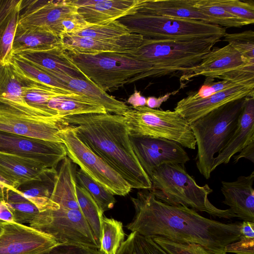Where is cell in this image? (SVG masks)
Returning <instances> with one entry per match:
<instances>
[{"mask_svg":"<svg viewBox=\"0 0 254 254\" xmlns=\"http://www.w3.org/2000/svg\"><path fill=\"white\" fill-rule=\"evenodd\" d=\"M246 97L225 104L190 124L197 146L196 167L206 179L210 177L214 155L223 148L237 127Z\"/></svg>","mask_w":254,"mask_h":254,"instance_id":"cell-5","label":"cell"},{"mask_svg":"<svg viewBox=\"0 0 254 254\" xmlns=\"http://www.w3.org/2000/svg\"><path fill=\"white\" fill-rule=\"evenodd\" d=\"M248 66H254L246 61L234 48L227 44L222 48H213L201 63L181 78L188 80L202 75L214 79L231 71Z\"/></svg>","mask_w":254,"mask_h":254,"instance_id":"cell-17","label":"cell"},{"mask_svg":"<svg viewBox=\"0 0 254 254\" xmlns=\"http://www.w3.org/2000/svg\"><path fill=\"white\" fill-rule=\"evenodd\" d=\"M59 135L67 156L94 181L114 195L126 196L130 192L129 184L77 137L72 126L64 124Z\"/></svg>","mask_w":254,"mask_h":254,"instance_id":"cell-9","label":"cell"},{"mask_svg":"<svg viewBox=\"0 0 254 254\" xmlns=\"http://www.w3.org/2000/svg\"><path fill=\"white\" fill-rule=\"evenodd\" d=\"M242 158H246L253 163L254 162V142L247 145L239 154L233 156L234 163H236Z\"/></svg>","mask_w":254,"mask_h":254,"instance_id":"cell-48","label":"cell"},{"mask_svg":"<svg viewBox=\"0 0 254 254\" xmlns=\"http://www.w3.org/2000/svg\"><path fill=\"white\" fill-rule=\"evenodd\" d=\"M54 168H47L30 159L0 153V177L12 188L41 180Z\"/></svg>","mask_w":254,"mask_h":254,"instance_id":"cell-22","label":"cell"},{"mask_svg":"<svg viewBox=\"0 0 254 254\" xmlns=\"http://www.w3.org/2000/svg\"><path fill=\"white\" fill-rule=\"evenodd\" d=\"M24 82V78L15 70L10 62L0 63V107L29 106L23 98Z\"/></svg>","mask_w":254,"mask_h":254,"instance_id":"cell-30","label":"cell"},{"mask_svg":"<svg viewBox=\"0 0 254 254\" xmlns=\"http://www.w3.org/2000/svg\"><path fill=\"white\" fill-rule=\"evenodd\" d=\"M23 77L24 82L22 90L24 102L30 107L41 111L49 116H58L56 112L48 108V103L53 97L68 94L61 90Z\"/></svg>","mask_w":254,"mask_h":254,"instance_id":"cell-31","label":"cell"},{"mask_svg":"<svg viewBox=\"0 0 254 254\" xmlns=\"http://www.w3.org/2000/svg\"><path fill=\"white\" fill-rule=\"evenodd\" d=\"M0 187L6 189H14L10 187L3 179L0 177Z\"/></svg>","mask_w":254,"mask_h":254,"instance_id":"cell-51","label":"cell"},{"mask_svg":"<svg viewBox=\"0 0 254 254\" xmlns=\"http://www.w3.org/2000/svg\"><path fill=\"white\" fill-rule=\"evenodd\" d=\"M254 142V95L246 98L237 127L223 148L214 157L211 172L228 163L237 153Z\"/></svg>","mask_w":254,"mask_h":254,"instance_id":"cell-21","label":"cell"},{"mask_svg":"<svg viewBox=\"0 0 254 254\" xmlns=\"http://www.w3.org/2000/svg\"><path fill=\"white\" fill-rule=\"evenodd\" d=\"M149 178L151 188L149 190L164 203L188 207L214 217L228 219L235 217L229 208L221 209L211 203L208 196L213 190L207 184H197L184 165L163 164L154 170Z\"/></svg>","mask_w":254,"mask_h":254,"instance_id":"cell-4","label":"cell"},{"mask_svg":"<svg viewBox=\"0 0 254 254\" xmlns=\"http://www.w3.org/2000/svg\"><path fill=\"white\" fill-rule=\"evenodd\" d=\"M129 139L138 162L149 177L154 170L163 164L184 165L190 160L183 147L177 142L130 134Z\"/></svg>","mask_w":254,"mask_h":254,"instance_id":"cell-14","label":"cell"},{"mask_svg":"<svg viewBox=\"0 0 254 254\" xmlns=\"http://www.w3.org/2000/svg\"><path fill=\"white\" fill-rule=\"evenodd\" d=\"M21 0H0V63L13 57L12 44L19 20Z\"/></svg>","mask_w":254,"mask_h":254,"instance_id":"cell-26","label":"cell"},{"mask_svg":"<svg viewBox=\"0 0 254 254\" xmlns=\"http://www.w3.org/2000/svg\"><path fill=\"white\" fill-rule=\"evenodd\" d=\"M178 90L174 91L172 92L167 93L165 95L160 96L158 98L155 97H149L146 99V106L151 109L158 108L161 104L166 101L172 95L176 94Z\"/></svg>","mask_w":254,"mask_h":254,"instance_id":"cell-47","label":"cell"},{"mask_svg":"<svg viewBox=\"0 0 254 254\" xmlns=\"http://www.w3.org/2000/svg\"><path fill=\"white\" fill-rule=\"evenodd\" d=\"M10 63L18 73L26 78L61 90L68 94L75 93L55 77L22 59L13 55Z\"/></svg>","mask_w":254,"mask_h":254,"instance_id":"cell-32","label":"cell"},{"mask_svg":"<svg viewBox=\"0 0 254 254\" xmlns=\"http://www.w3.org/2000/svg\"><path fill=\"white\" fill-rule=\"evenodd\" d=\"M220 39L217 37L191 40L143 38L139 47L126 53L152 65L165 74L177 71L187 73L201 63Z\"/></svg>","mask_w":254,"mask_h":254,"instance_id":"cell-6","label":"cell"},{"mask_svg":"<svg viewBox=\"0 0 254 254\" xmlns=\"http://www.w3.org/2000/svg\"><path fill=\"white\" fill-rule=\"evenodd\" d=\"M153 240L169 254H211L195 244L175 243L161 238Z\"/></svg>","mask_w":254,"mask_h":254,"instance_id":"cell-43","label":"cell"},{"mask_svg":"<svg viewBox=\"0 0 254 254\" xmlns=\"http://www.w3.org/2000/svg\"><path fill=\"white\" fill-rule=\"evenodd\" d=\"M59 243H69L99 249L93 233L80 209L60 207L40 211L29 224Z\"/></svg>","mask_w":254,"mask_h":254,"instance_id":"cell-10","label":"cell"},{"mask_svg":"<svg viewBox=\"0 0 254 254\" xmlns=\"http://www.w3.org/2000/svg\"><path fill=\"white\" fill-rule=\"evenodd\" d=\"M76 179L77 184L89 192L103 213L114 207L116 202L114 195L80 169L76 171Z\"/></svg>","mask_w":254,"mask_h":254,"instance_id":"cell-36","label":"cell"},{"mask_svg":"<svg viewBox=\"0 0 254 254\" xmlns=\"http://www.w3.org/2000/svg\"><path fill=\"white\" fill-rule=\"evenodd\" d=\"M77 137L93 152L119 173L132 189L148 190L151 182L131 146L123 116L91 113L65 117Z\"/></svg>","mask_w":254,"mask_h":254,"instance_id":"cell-2","label":"cell"},{"mask_svg":"<svg viewBox=\"0 0 254 254\" xmlns=\"http://www.w3.org/2000/svg\"><path fill=\"white\" fill-rule=\"evenodd\" d=\"M63 118L32 107L0 108V130L43 140L61 142Z\"/></svg>","mask_w":254,"mask_h":254,"instance_id":"cell-11","label":"cell"},{"mask_svg":"<svg viewBox=\"0 0 254 254\" xmlns=\"http://www.w3.org/2000/svg\"><path fill=\"white\" fill-rule=\"evenodd\" d=\"M123 116L130 135L165 138L195 149L190 124L174 111L129 107Z\"/></svg>","mask_w":254,"mask_h":254,"instance_id":"cell-8","label":"cell"},{"mask_svg":"<svg viewBox=\"0 0 254 254\" xmlns=\"http://www.w3.org/2000/svg\"><path fill=\"white\" fill-rule=\"evenodd\" d=\"M143 40L141 35L134 33L111 39H96L71 35L61 37L64 50L82 54L126 53L139 47Z\"/></svg>","mask_w":254,"mask_h":254,"instance_id":"cell-18","label":"cell"},{"mask_svg":"<svg viewBox=\"0 0 254 254\" xmlns=\"http://www.w3.org/2000/svg\"><path fill=\"white\" fill-rule=\"evenodd\" d=\"M196 0H143L137 11L180 19L202 21L219 26L216 19L199 10Z\"/></svg>","mask_w":254,"mask_h":254,"instance_id":"cell-25","label":"cell"},{"mask_svg":"<svg viewBox=\"0 0 254 254\" xmlns=\"http://www.w3.org/2000/svg\"><path fill=\"white\" fill-rule=\"evenodd\" d=\"M45 71L63 82L74 93L83 96L103 107L107 113L123 116L129 108L125 102L110 95L86 79Z\"/></svg>","mask_w":254,"mask_h":254,"instance_id":"cell-24","label":"cell"},{"mask_svg":"<svg viewBox=\"0 0 254 254\" xmlns=\"http://www.w3.org/2000/svg\"><path fill=\"white\" fill-rule=\"evenodd\" d=\"M116 254H169L153 239L131 232Z\"/></svg>","mask_w":254,"mask_h":254,"instance_id":"cell-37","label":"cell"},{"mask_svg":"<svg viewBox=\"0 0 254 254\" xmlns=\"http://www.w3.org/2000/svg\"><path fill=\"white\" fill-rule=\"evenodd\" d=\"M93 24L86 21L77 13L65 17L59 26L60 37L77 33Z\"/></svg>","mask_w":254,"mask_h":254,"instance_id":"cell-45","label":"cell"},{"mask_svg":"<svg viewBox=\"0 0 254 254\" xmlns=\"http://www.w3.org/2000/svg\"><path fill=\"white\" fill-rule=\"evenodd\" d=\"M6 190L0 187V201L5 200Z\"/></svg>","mask_w":254,"mask_h":254,"instance_id":"cell-52","label":"cell"},{"mask_svg":"<svg viewBox=\"0 0 254 254\" xmlns=\"http://www.w3.org/2000/svg\"><path fill=\"white\" fill-rule=\"evenodd\" d=\"M3 221L0 220V234L2 232V224H3Z\"/></svg>","mask_w":254,"mask_h":254,"instance_id":"cell-53","label":"cell"},{"mask_svg":"<svg viewBox=\"0 0 254 254\" xmlns=\"http://www.w3.org/2000/svg\"><path fill=\"white\" fill-rule=\"evenodd\" d=\"M36 254H100L99 250L82 245L59 243Z\"/></svg>","mask_w":254,"mask_h":254,"instance_id":"cell-46","label":"cell"},{"mask_svg":"<svg viewBox=\"0 0 254 254\" xmlns=\"http://www.w3.org/2000/svg\"><path fill=\"white\" fill-rule=\"evenodd\" d=\"M77 13V7L72 0H21L18 24L48 31L60 37L61 21Z\"/></svg>","mask_w":254,"mask_h":254,"instance_id":"cell-13","label":"cell"},{"mask_svg":"<svg viewBox=\"0 0 254 254\" xmlns=\"http://www.w3.org/2000/svg\"><path fill=\"white\" fill-rule=\"evenodd\" d=\"M76 168L67 157L62 161L50 199L60 207L80 209L76 193Z\"/></svg>","mask_w":254,"mask_h":254,"instance_id":"cell-27","label":"cell"},{"mask_svg":"<svg viewBox=\"0 0 254 254\" xmlns=\"http://www.w3.org/2000/svg\"><path fill=\"white\" fill-rule=\"evenodd\" d=\"M215 3L231 14L247 22L254 23V2L252 0H214Z\"/></svg>","mask_w":254,"mask_h":254,"instance_id":"cell-42","label":"cell"},{"mask_svg":"<svg viewBox=\"0 0 254 254\" xmlns=\"http://www.w3.org/2000/svg\"><path fill=\"white\" fill-rule=\"evenodd\" d=\"M254 222L243 221L238 240L227 245L225 252L236 254H254Z\"/></svg>","mask_w":254,"mask_h":254,"instance_id":"cell-41","label":"cell"},{"mask_svg":"<svg viewBox=\"0 0 254 254\" xmlns=\"http://www.w3.org/2000/svg\"><path fill=\"white\" fill-rule=\"evenodd\" d=\"M254 87L239 85L219 92L207 98L193 99L187 96L179 101L174 111L190 124L229 102L254 95Z\"/></svg>","mask_w":254,"mask_h":254,"instance_id":"cell-16","label":"cell"},{"mask_svg":"<svg viewBox=\"0 0 254 254\" xmlns=\"http://www.w3.org/2000/svg\"><path fill=\"white\" fill-rule=\"evenodd\" d=\"M127 103L131 105L133 108L145 106L146 98L142 96L139 91L135 90L134 93L128 98Z\"/></svg>","mask_w":254,"mask_h":254,"instance_id":"cell-50","label":"cell"},{"mask_svg":"<svg viewBox=\"0 0 254 254\" xmlns=\"http://www.w3.org/2000/svg\"><path fill=\"white\" fill-rule=\"evenodd\" d=\"M125 235L122 222L103 217L99 249L100 254H116L124 241Z\"/></svg>","mask_w":254,"mask_h":254,"instance_id":"cell-35","label":"cell"},{"mask_svg":"<svg viewBox=\"0 0 254 254\" xmlns=\"http://www.w3.org/2000/svg\"><path fill=\"white\" fill-rule=\"evenodd\" d=\"M143 0H72L77 13L91 24L112 22L135 12Z\"/></svg>","mask_w":254,"mask_h":254,"instance_id":"cell-19","label":"cell"},{"mask_svg":"<svg viewBox=\"0 0 254 254\" xmlns=\"http://www.w3.org/2000/svg\"><path fill=\"white\" fill-rule=\"evenodd\" d=\"M0 153L33 160L56 168L67 156L63 143L43 140L0 130Z\"/></svg>","mask_w":254,"mask_h":254,"instance_id":"cell-12","label":"cell"},{"mask_svg":"<svg viewBox=\"0 0 254 254\" xmlns=\"http://www.w3.org/2000/svg\"><path fill=\"white\" fill-rule=\"evenodd\" d=\"M131 33L119 20L101 24H93L77 33L69 35L96 39H111Z\"/></svg>","mask_w":254,"mask_h":254,"instance_id":"cell-39","label":"cell"},{"mask_svg":"<svg viewBox=\"0 0 254 254\" xmlns=\"http://www.w3.org/2000/svg\"><path fill=\"white\" fill-rule=\"evenodd\" d=\"M14 56L46 71L86 79L81 71L69 60L62 44L47 49L26 50Z\"/></svg>","mask_w":254,"mask_h":254,"instance_id":"cell-23","label":"cell"},{"mask_svg":"<svg viewBox=\"0 0 254 254\" xmlns=\"http://www.w3.org/2000/svg\"><path fill=\"white\" fill-rule=\"evenodd\" d=\"M61 44V38L51 32L17 24L12 52L14 55L26 50L47 49Z\"/></svg>","mask_w":254,"mask_h":254,"instance_id":"cell-28","label":"cell"},{"mask_svg":"<svg viewBox=\"0 0 254 254\" xmlns=\"http://www.w3.org/2000/svg\"><path fill=\"white\" fill-rule=\"evenodd\" d=\"M76 193L80 210L100 246L103 212L89 192L77 184L76 186Z\"/></svg>","mask_w":254,"mask_h":254,"instance_id":"cell-33","label":"cell"},{"mask_svg":"<svg viewBox=\"0 0 254 254\" xmlns=\"http://www.w3.org/2000/svg\"><path fill=\"white\" fill-rule=\"evenodd\" d=\"M254 171L233 182L222 181L223 203L230 207L235 217L254 222Z\"/></svg>","mask_w":254,"mask_h":254,"instance_id":"cell-20","label":"cell"},{"mask_svg":"<svg viewBox=\"0 0 254 254\" xmlns=\"http://www.w3.org/2000/svg\"><path fill=\"white\" fill-rule=\"evenodd\" d=\"M131 200L135 214L127 228L152 239L195 244L211 254H227L225 247L240 236L242 222L205 218L188 207L164 203L148 190L138 191Z\"/></svg>","mask_w":254,"mask_h":254,"instance_id":"cell-1","label":"cell"},{"mask_svg":"<svg viewBox=\"0 0 254 254\" xmlns=\"http://www.w3.org/2000/svg\"><path fill=\"white\" fill-rule=\"evenodd\" d=\"M5 201L13 214L14 222L30 224L39 214L37 206L16 189H7Z\"/></svg>","mask_w":254,"mask_h":254,"instance_id":"cell-34","label":"cell"},{"mask_svg":"<svg viewBox=\"0 0 254 254\" xmlns=\"http://www.w3.org/2000/svg\"><path fill=\"white\" fill-rule=\"evenodd\" d=\"M195 6L204 14L217 20L220 26L241 27L249 24L217 5L214 0H196Z\"/></svg>","mask_w":254,"mask_h":254,"instance_id":"cell-38","label":"cell"},{"mask_svg":"<svg viewBox=\"0 0 254 254\" xmlns=\"http://www.w3.org/2000/svg\"><path fill=\"white\" fill-rule=\"evenodd\" d=\"M48 107L62 118L73 115L107 113L103 107L76 93L53 97L48 102Z\"/></svg>","mask_w":254,"mask_h":254,"instance_id":"cell-29","label":"cell"},{"mask_svg":"<svg viewBox=\"0 0 254 254\" xmlns=\"http://www.w3.org/2000/svg\"><path fill=\"white\" fill-rule=\"evenodd\" d=\"M223 41L228 42L249 63L254 64V32L247 30L236 33H227Z\"/></svg>","mask_w":254,"mask_h":254,"instance_id":"cell-40","label":"cell"},{"mask_svg":"<svg viewBox=\"0 0 254 254\" xmlns=\"http://www.w3.org/2000/svg\"><path fill=\"white\" fill-rule=\"evenodd\" d=\"M213 80L214 79L206 78L204 84L198 91L197 92H190L188 96L193 99L206 98L219 92L242 85L230 80H222L216 82H213Z\"/></svg>","mask_w":254,"mask_h":254,"instance_id":"cell-44","label":"cell"},{"mask_svg":"<svg viewBox=\"0 0 254 254\" xmlns=\"http://www.w3.org/2000/svg\"><path fill=\"white\" fill-rule=\"evenodd\" d=\"M0 220L8 222H15L10 207L5 200L0 201Z\"/></svg>","mask_w":254,"mask_h":254,"instance_id":"cell-49","label":"cell"},{"mask_svg":"<svg viewBox=\"0 0 254 254\" xmlns=\"http://www.w3.org/2000/svg\"><path fill=\"white\" fill-rule=\"evenodd\" d=\"M64 51L85 78L105 92L146 77L165 74L152 65L126 53L82 54Z\"/></svg>","mask_w":254,"mask_h":254,"instance_id":"cell-3","label":"cell"},{"mask_svg":"<svg viewBox=\"0 0 254 254\" xmlns=\"http://www.w3.org/2000/svg\"><path fill=\"white\" fill-rule=\"evenodd\" d=\"M59 243L51 236L30 226L3 221L0 254H36Z\"/></svg>","mask_w":254,"mask_h":254,"instance_id":"cell-15","label":"cell"},{"mask_svg":"<svg viewBox=\"0 0 254 254\" xmlns=\"http://www.w3.org/2000/svg\"><path fill=\"white\" fill-rule=\"evenodd\" d=\"M119 20L130 32L144 39L191 40L221 38L225 28L202 21L176 18L137 11Z\"/></svg>","mask_w":254,"mask_h":254,"instance_id":"cell-7","label":"cell"}]
</instances>
